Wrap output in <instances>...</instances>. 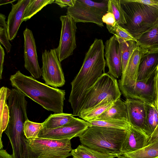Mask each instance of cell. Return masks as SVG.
<instances>
[{
	"instance_id": "1",
	"label": "cell",
	"mask_w": 158,
	"mask_h": 158,
	"mask_svg": "<svg viewBox=\"0 0 158 158\" xmlns=\"http://www.w3.org/2000/svg\"><path fill=\"white\" fill-rule=\"evenodd\" d=\"M11 85L46 110L54 113H63L65 90L50 87L18 70L11 76Z\"/></svg>"
},
{
	"instance_id": "2",
	"label": "cell",
	"mask_w": 158,
	"mask_h": 158,
	"mask_svg": "<svg viewBox=\"0 0 158 158\" xmlns=\"http://www.w3.org/2000/svg\"><path fill=\"white\" fill-rule=\"evenodd\" d=\"M105 60L100 56L89 53L85 56L82 65L71 83L69 99L74 116H78L84 97L89 89L104 73Z\"/></svg>"
},
{
	"instance_id": "3",
	"label": "cell",
	"mask_w": 158,
	"mask_h": 158,
	"mask_svg": "<svg viewBox=\"0 0 158 158\" xmlns=\"http://www.w3.org/2000/svg\"><path fill=\"white\" fill-rule=\"evenodd\" d=\"M129 130L89 127L78 137L81 144L89 148L119 156L122 155V145Z\"/></svg>"
},
{
	"instance_id": "4",
	"label": "cell",
	"mask_w": 158,
	"mask_h": 158,
	"mask_svg": "<svg viewBox=\"0 0 158 158\" xmlns=\"http://www.w3.org/2000/svg\"><path fill=\"white\" fill-rule=\"evenodd\" d=\"M119 0L126 21L125 24L121 26L136 40L158 20V8L134 0Z\"/></svg>"
},
{
	"instance_id": "5",
	"label": "cell",
	"mask_w": 158,
	"mask_h": 158,
	"mask_svg": "<svg viewBox=\"0 0 158 158\" xmlns=\"http://www.w3.org/2000/svg\"><path fill=\"white\" fill-rule=\"evenodd\" d=\"M71 139L37 137L25 139L28 158H67L71 155Z\"/></svg>"
},
{
	"instance_id": "6",
	"label": "cell",
	"mask_w": 158,
	"mask_h": 158,
	"mask_svg": "<svg viewBox=\"0 0 158 158\" xmlns=\"http://www.w3.org/2000/svg\"><path fill=\"white\" fill-rule=\"evenodd\" d=\"M121 95L117 80L108 73H105L85 95L78 116L90 110L109 96L116 101L120 98Z\"/></svg>"
},
{
	"instance_id": "7",
	"label": "cell",
	"mask_w": 158,
	"mask_h": 158,
	"mask_svg": "<svg viewBox=\"0 0 158 158\" xmlns=\"http://www.w3.org/2000/svg\"><path fill=\"white\" fill-rule=\"evenodd\" d=\"M42 76L45 84L54 88L63 86L65 81L56 48L45 50L42 54Z\"/></svg>"
},
{
	"instance_id": "8",
	"label": "cell",
	"mask_w": 158,
	"mask_h": 158,
	"mask_svg": "<svg viewBox=\"0 0 158 158\" xmlns=\"http://www.w3.org/2000/svg\"><path fill=\"white\" fill-rule=\"evenodd\" d=\"M61 22L60 39L58 47L56 48L57 56L61 62L72 55L76 48V23L70 16L61 15L60 18Z\"/></svg>"
},
{
	"instance_id": "9",
	"label": "cell",
	"mask_w": 158,
	"mask_h": 158,
	"mask_svg": "<svg viewBox=\"0 0 158 158\" xmlns=\"http://www.w3.org/2000/svg\"><path fill=\"white\" fill-rule=\"evenodd\" d=\"M157 71V69L147 78L137 80L131 86L119 85L121 93L126 98L140 100L147 103H156L155 80Z\"/></svg>"
},
{
	"instance_id": "10",
	"label": "cell",
	"mask_w": 158,
	"mask_h": 158,
	"mask_svg": "<svg viewBox=\"0 0 158 158\" xmlns=\"http://www.w3.org/2000/svg\"><path fill=\"white\" fill-rule=\"evenodd\" d=\"M108 11L87 5L81 0H76L74 6L67 8L66 15L71 16L76 23H92L103 27V16Z\"/></svg>"
},
{
	"instance_id": "11",
	"label": "cell",
	"mask_w": 158,
	"mask_h": 158,
	"mask_svg": "<svg viewBox=\"0 0 158 158\" xmlns=\"http://www.w3.org/2000/svg\"><path fill=\"white\" fill-rule=\"evenodd\" d=\"M87 121L76 118L69 123L59 128L48 129L43 128L40 132L38 137L61 139L79 137L88 127Z\"/></svg>"
},
{
	"instance_id": "12",
	"label": "cell",
	"mask_w": 158,
	"mask_h": 158,
	"mask_svg": "<svg viewBox=\"0 0 158 158\" xmlns=\"http://www.w3.org/2000/svg\"><path fill=\"white\" fill-rule=\"evenodd\" d=\"M23 35L24 67L33 78L39 79L42 76V71L38 63L35 39L32 31L27 27Z\"/></svg>"
},
{
	"instance_id": "13",
	"label": "cell",
	"mask_w": 158,
	"mask_h": 158,
	"mask_svg": "<svg viewBox=\"0 0 158 158\" xmlns=\"http://www.w3.org/2000/svg\"><path fill=\"white\" fill-rule=\"evenodd\" d=\"M104 56L109 74L115 78L121 77L122 74L121 58L119 44L114 35L105 42Z\"/></svg>"
},
{
	"instance_id": "14",
	"label": "cell",
	"mask_w": 158,
	"mask_h": 158,
	"mask_svg": "<svg viewBox=\"0 0 158 158\" xmlns=\"http://www.w3.org/2000/svg\"><path fill=\"white\" fill-rule=\"evenodd\" d=\"M31 0H19L12 8L6 22L7 33L9 40H13L16 35L26 9Z\"/></svg>"
},
{
	"instance_id": "15",
	"label": "cell",
	"mask_w": 158,
	"mask_h": 158,
	"mask_svg": "<svg viewBox=\"0 0 158 158\" xmlns=\"http://www.w3.org/2000/svg\"><path fill=\"white\" fill-rule=\"evenodd\" d=\"M124 102L127 109L128 121L131 126L143 131L146 113L145 103L140 100L130 98H127Z\"/></svg>"
},
{
	"instance_id": "16",
	"label": "cell",
	"mask_w": 158,
	"mask_h": 158,
	"mask_svg": "<svg viewBox=\"0 0 158 158\" xmlns=\"http://www.w3.org/2000/svg\"><path fill=\"white\" fill-rule=\"evenodd\" d=\"M146 51L139 46L135 50L123 73L118 81V85L131 86L137 81V73L141 57Z\"/></svg>"
},
{
	"instance_id": "17",
	"label": "cell",
	"mask_w": 158,
	"mask_h": 158,
	"mask_svg": "<svg viewBox=\"0 0 158 158\" xmlns=\"http://www.w3.org/2000/svg\"><path fill=\"white\" fill-rule=\"evenodd\" d=\"M149 137L143 131L131 126L123 143V153L134 152L146 146Z\"/></svg>"
},
{
	"instance_id": "18",
	"label": "cell",
	"mask_w": 158,
	"mask_h": 158,
	"mask_svg": "<svg viewBox=\"0 0 158 158\" xmlns=\"http://www.w3.org/2000/svg\"><path fill=\"white\" fill-rule=\"evenodd\" d=\"M158 66V51L146 52L142 56L137 73V80L149 77Z\"/></svg>"
},
{
	"instance_id": "19",
	"label": "cell",
	"mask_w": 158,
	"mask_h": 158,
	"mask_svg": "<svg viewBox=\"0 0 158 158\" xmlns=\"http://www.w3.org/2000/svg\"><path fill=\"white\" fill-rule=\"evenodd\" d=\"M138 46L147 52L158 51V20L149 30L136 39Z\"/></svg>"
},
{
	"instance_id": "20",
	"label": "cell",
	"mask_w": 158,
	"mask_h": 158,
	"mask_svg": "<svg viewBox=\"0 0 158 158\" xmlns=\"http://www.w3.org/2000/svg\"><path fill=\"white\" fill-rule=\"evenodd\" d=\"M11 92L8 88L3 86L0 89V149H3L2 136L6 129L9 118V107L6 103Z\"/></svg>"
},
{
	"instance_id": "21",
	"label": "cell",
	"mask_w": 158,
	"mask_h": 158,
	"mask_svg": "<svg viewBox=\"0 0 158 158\" xmlns=\"http://www.w3.org/2000/svg\"><path fill=\"white\" fill-rule=\"evenodd\" d=\"M101 119H121L128 121L125 102L120 98L118 99L110 107L94 120Z\"/></svg>"
},
{
	"instance_id": "22",
	"label": "cell",
	"mask_w": 158,
	"mask_h": 158,
	"mask_svg": "<svg viewBox=\"0 0 158 158\" xmlns=\"http://www.w3.org/2000/svg\"><path fill=\"white\" fill-rule=\"evenodd\" d=\"M146 117L143 131L149 137L158 125V110L155 103H145Z\"/></svg>"
},
{
	"instance_id": "23",
	"label": "cell",
	"mask_w": 158,
	"mask_h": 158,
	"mask_svg": "<svg viewBox=\"0 0 158 158\" xmlns=\"http://www.w3.org/2000/svg\"><path fill=\"white\" fill-rule=\"evenodd\" d=\"M70 114H51L43 123V128L53 129L63 127L72 122L76 118Z\"/></svg>"
},
{
	"instance_id": "24",
	"label": "cell",
	"mask_w": 158,
	"mask_h": 158,
	"mask_svg": "<svg viewBox=\"0 0 158 158\" xmlns=\"http://www.w3.org/2000/svg\"><path fill=\"white\" fill-rule=\"evenodd\" d=\"M115 101L113 97L109 96L91 110L78 117L86 121L94 120L110 107Z\"/></svg>"
},
{
	"instance_id": "25",
	"label": "cell",
	"mask_w": 158,
	"mask_h": 158,
	"mask_svg": "<svg viewBox=\"0 0 158 158\" xmlns=\"http://www.w3.org/2000/svg\"><path fill=\"white\" fill-rule=\"evenodd\" d=\"M71 153L74 158H114L118 156L115 154L102 153L81 144L72 149Z\"/></svg>"
},
{
	"instance_id": "26",
	"label": "cell",
	"mask_w": 158,
	"mask_h": 158,
	"mask_svg": "<svg viewBox=\"0 0 158 158\" xmlns=\"http://www.w3.org/2000/svg\"><path fill=\"white\" fill-rule=\"evenodd\" d=\"M129 158H158V139L138 150L122 154Z\"/></svg>"
},
{
	"instance_id": "27",
	"label": "cell",
	"mask_w": 158,
	"mask_h": 158,
	"mask_svg": "<svg viewBox=\"0 0 158 158\" xmlns=\"http://www.w3.org/2000/svg\"><path fill=\"white\" fill-rule=\"evenodd\" d=\"M116 38L119 44L123 74L133 53L138 46L136 41H125L118 37Z\"/></svg>"
},
{
	"instance_id": "28",
	"label": "cell",
	"mask_w": 158,
	"mask_h": 158,
	"mask_svg": "<svg viewBox=\"0 0 158 158\" xmlns=\"http://www.w3.org/2000/svg\"><path fill=\"white\" fill-rule=\"evenodd\" d=\"M87 122L89 127L98 126L128 130L131 126L128 121L125 120L101 119Z\"/></svg>"
},
{
	"instance_id": "29",
	"label": "cell",
	"mask_w": 158,
	"mask_h": 158,
	"mask_svg": "<svg viewBox=\"0 0 158 158\" xmlns=\"http://www.w3.org/2000/svg\"><path fill=\"white\" fill-rule=\"evenodd\" d=\"M54 0H31L25 11L23 22L29 19L47 5L55 2Z\"/></svg>"
},
{
	"instance_id": "30",
	"label": "cell",
	"mask_w": 158,
	"mask_h": 158,
	"mask_svg": "<svg viewBox=\"0 0 158 158\" xmlns=\"http://www.w3.org/2000/svg\"><path fill=\"white\" fill-rule=\"evenodd\" d=\"M108 12L111 13L114 15L116 23L120 25L126 23L119 0H108Z\"/></svg>"
},
{
	"instance_id": "31",
	"label": "cell",
	"mask_w": 158,
	"mask_h": 158,
	"mask_svg": "<svg viewBox=\"0 0 158 158\" xmlns=\"http://www.w3.org/2000/svg\"><path fill=\"white\" fill-rule=\"evenodd\" d=\"M43 128V123L34 122L27 119L24 124L23 130L26 138L29 139L38 137L40 132Z\"/></svg>"
},
{
	"instance_id": "32",
	"label": "cell",
	"mask_w": 158,
	"mask_h": 158,
	"mask_svg": "<svg viewBox=\"0 0 158 158\" xmlns=\"http://www.w3.org/2000/svg\"><path fill=\"white\" fill-rule=\"evenodd\" d=\"M106 27L110 33L116 37L125 41L132 40L137 42L136 39L127 31L117 23L113 26L106 25Z\"/></svg>"
},
{
	"instance_id": "33",
	"label": "cell",
	"mask_w": 158,
	"mask_h": 158,
	"mask_svg": "<svg viewBox=\"0 0 158 158\" xmlns=\"http://www.w3.org/2000/svg\"><path fill=\"white\" fill-rule=\"evenodd\" d=\"M6 16L3 14H0V42L5 47L7 53L11 50V45L8 39L7 33L6 22Z\"/></svg>"
},
{
	"instance_id": "34",
	"label": "cell",
	"mask_w": 158,
	"mask_h": 158,
	"mask_svg": "<svg viewBox=\"0 0 158 158\" xmlns=\"http://www.w3.org/2000/svg\"><path fill=\"white\" fill-rule=\"evenodd\" d=\"M102 21L106 25L113 26L116 23L115 17L111 13L108 12L102 18Z\"/></svg>"
},
{
	"instance_id": "35",
	"label": "cell",
	"mask_w": 158,
	"mask_h": 158,
	"mask_svg": "<svg viewBox=\"0 0 158 158\" xmlns=\"http://www.w3.org/2000/svg\"><path fill=\"white\" fill-rule=\"evenodd\" d=\"M76 1V0H56L54 2L62 8L67 6L73 7L74 6Z\"/></svg>"
},
{
	"instance_id": "36",
	"label": "cell",
	"mask_w": 158,
	"mask_h": 158,
	"mask_svg": "<svg viewBox=\"0 0 158 158\" xmlns=\"http://www.w3.org/2000/svg\"><path fill=\"white\" fill-rule=\"evenodd\" d=\"M135 2L158 9V0H134Z\"/></svg>"
},
{
	"instance_id": "37",
	"label": "cell",
	"mask_w": 158,
	"mask_h": 158,
	"mask_svg": "<svg viewBox=\"0 0 158 158\" xmlns=\"http://www.w3.org/2000/svg\"><path fill=\"white\" fill-rule=\"evenodd\" d=\"M5 53L3 48L0 45V79H2V73Z\"/></svg>"
},
{
	"instance_id": "38",
	"label": "cell",
	"mask_w": 158,
	"mask_h": 158,
	"mask_svg": "<svg viewBox=\"0 0 158 158\" xmlns=\"http://www.w3.org/2000/svg\"><path fill=\"white\" fill-rule=\"evenodd\" d=\"M155 91L156 94V104L158 110V66L155 80Z\"/></svg>"
},
{
	"instance_id": "39",
	"label": "cell",
	"mask_w": 158,
	"mask_h": 158,
	"mask_svg": "<svg viewBox=\"0 0 158 158\" xmlns=\"http://www.w3.org/2000/svg\"><path fill=\"white\" fill-rule=\"evenodd\" d=\"M158 139V125L156 129L150 136L147 143V145L151 143Z\"/></svg>"
},
{
	"instance_id": "40",
	"label": "cell",
	"mask_w": 158,
	"mask_h": 158,
	"mask_svg": "<svg viewBox=\"0 0 158 158\" xmlns=\"http://www.w3.org/2000/svg\"><path fill=\"white\" fill-rule=\"evenodd\" d=\"M0 158H13L12 155H10L3 149H0Z\"/></svg>"
},
{
	"instance_id": "41",
	"label": "cell",
	"mask_w": 158,
	"mask_h": 158,
	"mask_svg": "<svg viewBox=\"0 0 158 158\" xmlns=\"http://www.w3.org/2000/svg\"><path fill=\"white\" fill-rule=\"evenodd\" d=\"M117 157L118 158H129L126 157L123 155L118 156Z\"/></svg>"
},
{
	"instance_id": "42",
	"label": "cell",
	"mask_w": 158,
	"mask_h": 158,
	"mask_svg": "<svg viewBox=\"0 0 158 158\" xmlns=\"http://www.w3.org/2000/svg\"></svg>"
},
{
	"instance_id": "43",
	"label": "cell",
	"mask_w": 158,
	"mask_h": 158,
	"mask_svg": "<svg viewBox=\"0 0 158 158\" xmlns=\"http://www.w3.org/2000/svg\"></svg>"
}]
</instances>
